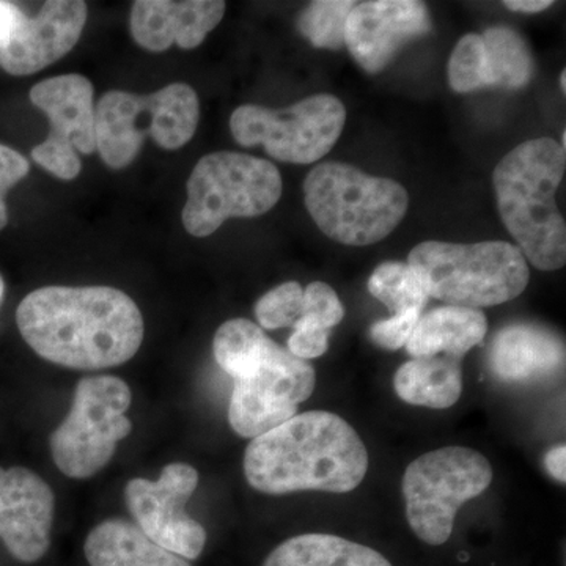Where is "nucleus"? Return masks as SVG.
Returning <instances> with one entry per match:
<instances>
[{
	"label": "nucleus",
	"mask_w": 566,
	"mask_h": 566,
	"mask_svg": "<svg viewBox=\"0 0 566 566\" xmlns=\"http://www.w3.org/2000/svg\"><path fill=\"white\" fill-rule=\"evenodd\" d=\"M199 118V96L182 82L145 96L107 92L95 107L96 150L111 169H125L137 158L147 136L164 150L185 147L196 134Z\"/></svg>",
	"instance_id": "7"
},
{
	"label": "nucleus",
	"mask_w": 566,
	"mask_h": 566,
	"mask_svg": "<svg viewBox=\"0 0 566 566\" xmlns=\"http://www.w3.org/2000/svg\"><path fill=\"white\" fill-rule=\"evenodd\" d=\"M345 123L344 103L323 93L281 111L245 104L233 112L230 129L238 144L263 145L277 161L312 164L333 150Z\"/></svg>",
	"instance_id": "11"
},
{
	"label": "nucleus",
	"mask_w": 566,
	"mask_h": 566,
	"mask_svg": "<svg viewBox=\"0 0 566 566\" xmlns=\"http://www.w3.org/2000/svg\"><path fill=\"white\" fill-rule=\"evenodd\" d=\"M82 0H50L35 18H24L13 39L0 50V65L13 76L39 73L61 61L80 41L87 22Z\"/></svg>",
	"instance_id": "15"
},
{
	"label": "nucleus",
	"mask_w": 566,
	"mask_h": 566,
	"mask_svg": "<svg viewBox=\"0 0 566 566\" xmlns=\"http://www.w3.org/2000/svg\"><path fill=\"white\" fill-rule=\"evenodd\" d=\"M368 292L381 301L394 315L422 312L428 303V294L408 263L379 264L368 281Z\"/></svg>",
	"instance_id": "24"
},
{
	"label": "nucleus",
	"mask_w": 566,
	"mask_h": 566,
	"mask_svg": "<svg viewBox=\"0 0 566 566\" xmlns=\"http://www.w3.org/2000/svg\"><path fill=\"white\" fill-rule=\"evenodd\" d=\"M32 158L61 180H74L81 174L80 155L69 142L48 136L46 140L33 148Z\"/></svg>",
	"instance_id": "29"
},
{
	"label": "nucleus",
	"mask_w": 566,
	"mask_h": 566,
	"mask_svg": "<svg viewBox=\"0 0 566 566\" xmlns=\"http://www.w3.org/2000/svg\"><path fill=\"white\" fill-rule=\"evenodd\" d=\"M221 0H137L129 28L139 46L163 52L177 44L181 50L200 46L226 13Z\"/></svg>",
	"instance_id": "16"
},
{
	"label": "nucleus",
	"mask_w": 566,
	"mask_h": 566,
	"mask_svg": "<svg viewBox=\"0 0 566 566\" xmlns=\"http://www.w3.org/2000/svg\"><path fill=\"white\" fill-rule=\"evenodd\" d=\"M394 387L406 403L431 409L450 408L463 392L461 360L446 354L409 360L395 374Z\"/></svg>",
	"instance_id": "21"
},
{
	"label": "nucleus",
	"mask_w": 566,
	"mask_h": 566,
	"mask_svg": "<svg viewBox=\"0 0 566 566\" xmlns=\"http://www.w3.org/2000/svg\"><path fill=\"white\" fill-rule=\"evenodd\" d=\"M29 170L31 166L21 153L0 144V230L6 229L9 223L7 193L29 174Z\"/></svg>",
	"instance_id": "32"
},
{
	"label": "nucleus",
	"mask_w": 566,
	"mask_h": 566,
	"mask_svg": "<svg viewBox=\"0 0 566 566\" xmlns=\"http://www.w3.org/2000/svg\"><path fill=\"white\" fill-rule=\"evenodd\" d=\"M84 553L91 566H191L153 543L136 523L120 517L93 528L85 539Z\"/></svg>",
	"instance_id": "20"
},
{
	"label": "nucleus",
	"mask_w": 566,
	"mask_h": 566,
	"mask_svg": "<svg viewBox=\"0 0 566 566\" xmlns=\"http://www.w3.org/2000/svg\"><path fill=\"white\" fill-rule=\"evenodd\" d=\"M308 214L327 238L345 245H371L403 221L408 191L389 178L370 177L344 163H322L304 182Z\"/></svg>",
	"instance_id": "6"
},
{
	"label": "nucleus",
	"mask_w": 566,
	"mask_h": 566,
	"mask_svg": "<svg viewBox=\"0 0 566 566\" xmlns=\"http://www.w3.org/2000/svg\"><path fill=\"white\" fill-rule=\"evenodd\" d=\"M493 482L490 461L468 447H444L417 458L406 469L403 495L409 527L431 546L444 545L458 510Z\"/></svg>",
	"instance_id": "9"
},
{
	"label": "nucleus",
	"mask_w": 566,
	"mask_h": 566,
	"mask_svg": "<svg viewBox=\"0 0 566 566\" xmlns=\"http://www.w3.org/2000/svg\"><path fill=\"white\" fill-rule=\"evenodd\" d=\"M282 189L273 163L243 153H211L189 177L182 226L192 237H210L229 219L256 218L273 210Z\"/></svg>",
	"instance_id": "8"
},
{
	"label": "nucleus",
	"mask_w": 566,
	"mask_h": 566,
	"mask_svg": "<svg viewBox=\"0 0 566 566\" xmlns=\"http://www.w3.org/2000/svg\"><path fill=\"white\" fill-rule=\"evenodd\" d=\"M506 9L512 11H521V13H539L553 6L551 0H506L504 2Z\"/></svg>",
	"instance_id": "35"
},
{
	"label": "nucleus",
	"mask_w": 566,
	"mask_h": 566,
	"mask_svg": "<svg viewBox=\"0 0 566 566\" xmlns=\"http://www.w3.org/2000/svg\"><path fill=\"white\" fill-rule=\"evenodd\" d=\"M408 264L428 297L476 311L515 300L531 281L523 252L505 241H424L409 253Z\"/></svg>",
	"instance_id": "5"
},
{
	"label": "nucleus",
	"mask_w": 566,
	"mask_h": 566,
	"mask_svg": "<svg viewBox=\"0 0 566 566\" xmlns=\"http://www.w3.org/2000/svg\"><path fill=\"white\" fill-rule=\"evenodd\" d=\"M368 471V452L356 430L337 415L308 411L252 439L244 474L264 494L356 490Z\"/></svg>",
	"instance_id": "2"
},
{
	"label": "nucleus",
	"mask_w": 566,
	"mask_h": 566,
	"mask_svg": "<svg viewBox=\"0 0 566 566\" xmlns=\"http://www.w3.org/2000/svg\"><path fill=\"white\" fill-rule=\"evenodd\" d=\"M565 76H566V71H562V74H560V85H562V91H566V80H565Z\"/></svg>",
	"instance_id": "37"
},
{
	"label": "nucleus",
	"mask_w": 566,
	"mask_h": 566,
	"mask_svg": "<svg viewBox=\"0 0 566 566\" xmlns=\"http://www.w3.org/2000/svg\"><path fill=\"white\" fill-rule=\"evenodd\" d=\"M17 323L40 357L74 370L128 363L144 340L139 307L112 286H43L22 300Z\"/></svg>",
	"instance_id": "1"
},
{
	"label": "nucleus",
	"mask_w": 566,
	"mask_h": 566,
	"mask_svg": "<svg viewBox=\"0 0 566 566\" xmlns=\"http://www.w3.org/2000/svg\"><path fill=\"white\" fill-rule=\"evenodd\" d=\"M422 312H408L403 315H394L392 318L375 323L370 329V338L381 348L397 352L408 344Z\"/></svg>",
	"instance_id": "30"
},
{
	"label": "nucleus",
	"mask_w": 566,
	"mask_h": 566,
	"mask_svg": "<svg viewBox=\"0 0 566 566\" xmlns=\"http://www.w3.org/2000/svg\"><path fill=\"white\" fill-rule=\"evenodd\" d=\"M491 87H526L535 73L534 55L526 40L510 28H491L482 35Z\"/></svg>",
	"instance_id": "23"
},
{
	"label": "nucleus",
	"mask_w": 566,
	"mask_h": 566,
	"mask_svg": "<svg viewBox=\"0 0 566 566\" xmlns=\"http://www.w3.org/2000/svg\"><path fill=\"white\" fill-rule=\"evenodd\" d=\"M132 390L117 376H88L74 392L70 415L51 436V455L62 474L91 479L106 468L118 442L132 433L125 412Z\"/></svg>",
	"instance_id": "10"
},
{
	"label": "nucleus",
	"mask_w": 566,
	"mask_h": 566,
	"mask_svg": "<svg viewBox=\"0 0 566 566\" xmlns=\"http://www.w3.org/2000/svg\"><path fill=\"white\" fill-rule=\"evenodd\" d=\"M263 566H392L378 551L337 535L293 536L264 560Z\"/></svg>",
	"instance_id": "22"
},
{
	"label": "nucleus",
	"mask_w": 566,
	"mask_h": 566,
	"mask_svg": "<svg viewBox=\"0 0 566 566\" xmlns=\"http://www.w3.org/2000/svg\"><path fill=\"white\" fill-rule=\"evenodd\" d=\"M329 331L314 323L297 319L289 338V352L297 359L311 360L322 357L329 348Z\"/></svg>",
	"instance_id": "31"
},
{
	"label": "nucleus",
	"mask_w": 566,
	"mask_h": 566,
	"mask_svg": "<svg viewBox=\"0 0 566 566\" xmlns=\"http://www.w3.org/2000/svg\"><path fill=\"white\" fill-rule=\"evenodd\" d=\"M356 2L318 0L301 13L297 29L315 48L340 50L345 44V25Z\"/></svg>",
	"instance_id": "25"
},
{
	"label": "nucleus",
	"mask_w": 566,
	"mask_h": 566,
	"mask_svg": "<svg viewBox=\"0 0 566 566\" xmlns=\"http://www.w3.org/2000/svg\"><path fill=\"white\" fill-rule=\"evenodd\" d=\"M545 465L547 472L557 480V482H566V447L565 444L556 446L551 449L545 457Z\"/></svg>",
	"instance_id": "34"
},
{
	"label": "nucleus",
	"mask_w": 566,
	"mask_h": 566,
	"mask_svg": "<svg viewBox=\"0 0 566 566\" xmlns=\"http://www.w3.org/2000/svg\"><path fill=\"white\" fill-rule=\"evenodd\" d=\"M447 74H449L450 87L458 93L491 87L490 69H488L482 35L468 33L458 41L455 50L450 55Z\"/></svg>",
	"instance_id": "26"
},
{
	"label": "nucleus",
	"mask_w": 566,
	"mask_h": 566,
	"mask_svg": "<svg viewBox=\"0 0 566 566\" xmlns=\"http://www.w3.org/2000/svg\"><path fill=\"white\" fill-rule=\"evenodd\" d=\"M24 18V13L14 3L0 2V50L10 43Z\"/></svg>",
	"instance_id": "33"
},
{
	"label": "nucleus",
	"mask_w": 566,
	"mask_h": 566,
	"mask_svg": "<svg viewBox=\"0 0 566 566\" xmlns=\"http://www.w3.org/2000/svg\"><path fill=\"white\" fill-rule=\"evenodd\" d=\"M565 364L564 342L536 324H512L495 335L490 367L495 378L524 382L556 374Z\"/></svg>",
	"instance_id": "18"
},
{
	"label": "nucleus",
	"mask_w": 566,
	"mask_h": 566,
	"mask_svg": "<svg viewBox=\"0 0 566 566\" xmlns=\"http://www.w3.org/2000/svg\"><path fill=\"white\" fill-rule=\"evenodd\" d=\"M31 102L48 115L50 137L69 142L82 155L96 150L93 85L82 74L51 77L33 85Z\"/></svg>",
	"instance_id": "17"
},
{
	"label": "nucleus",
	"mask_w": 566,
	"mask_h": 566,
	"mask_svg": "<svg viewBox=\"0 0 566 566\" xmlns=\"http://www.w3.org/2000/svg\"><path fill=\"white\" fill-rule=\"evenodd\" d=\"M345 316L344 304L327 283L314 282L304 290L303 315L305 322L314 323L331 331L342 323Z\"/></svg>",
	"instance_id": "28"
},
{
	"label": "nucleus",
	"mask_w": 566,
	"mask_h": 566,
	"mask_svg": "<svg viewBox=\"0 0 566 566\" xmlns=\"http://www.w3.org/2000/svg\"><path fill=\"white\" fill-rule=\"evenodd\" d=\"M565 164V148L539 137L517 145L494 169L499 214L524 259L539 271L566 263V226L556 203Z\"/></svg>",
	"instance_id": "4"
},
{
	"label": "nucleus",
	"mask_w": 566,
	"mask_h": 566,
	"mask_svg": "<svg viewBox=\"0 0 566 566\" xmlns=\"http://www.w3.org/2000/svg\"><path fill=\"white\" fill-rule=\"evenodd\" d=\"M199 485L192 465L167 464L158 482L134 479L126 485V506L137 526L163 549L196 560L207 545V532L186 513L185 505Z\"/></svg>",
	"instance_id": "12"
},
{
	"label": "nucleus",
	"mask_w": 566,
	"mask_h": 566,
	"mask_svg": "<svg viewBox=\"0 0 566 566\" xmlns=\"http://www.w3.org/2000/svg\"><path fill=\"white\" fill-rule=\"evenodd\" d=\"M431 31L427 6L417 0H374L356 3L345 25V44L367 73L394 61L409 41Z\"/></svg>",
	"instance_id": "13"
},
{
	"label": "nucleus",
	"mask_w": 566,
	"mask_h": 566,
	"mask_svg": "<svg viewBox=\"0 0 566 566\" xmlns=\"http://www.w3.org/2000/svg\"><path fill=\"white\" fill-rule=\"evenodd\" d=\"M54 504L50 485L31 469L0 468V539L17 560L33 564L48 553Z\"/></svg>",
	"instance_id": "14"
},
{
	"label": "nucleus",
	"mask_w": 566,
	"mask_h": 566,
	"mask_svg": "<svg viewBox=\"0 0 566 566\" xmlns=\"http://www.w3.org/2000/svg\"><path fill=\"white\" fill-rule=\"evenodd\" d=\"M212 352L219 367L233 378L229 422L243 438H259L293 419L300 405L314 394L315 368L249 319L223 323Z\"/></svg>",
	"instance_id": "3"
},
{
	"label": "nucleus",
	"mask_w": 566,
	"mask_h": 566,
	"mask_svg": "<svg viewBox=\"0 0 566 566\" xmlns=\"http://www.w3.org/2000/svg\"><path fill=\"white\" fill-rule=\"evenodd\" d=\"M3 294H6V283H3L2 275H0V305L3 303Z\"/></svg>",
	"instance_id": "36"
},
{
	"label": "nucleus",
	"mask_w": 566,
	"mask_h": 566,
	"mask_svg": "<svg viewBox=\"0 0 566 566\" xmlns=\"http://www.w3.org/2000/svg\"><path fill=\"white\" fill-rule=\"evenodd\" d=\"M486 333L483 312L444 305L420 316L406 349L415 359L446 354L461 360L465 353L482 344Z\"/></svg>",
	"instance_id": "19"
},
{
	"label": "nucleus",
	"mask_w": 566,
	"mask_h": 566,
	"mask_svg": "<svg viewBox=\"0 0 566 566\" xmlns=\"http://www.w3.org/2000/svg\"><path fill=\"white\" fill-rule=\"evenodd\" d=\"M304 290L297 282H285L260 297L255 305L256 322L263 329L293 327L303 315Z\"/></svg>",
	"instance_id": "27"
}]
</instances>
